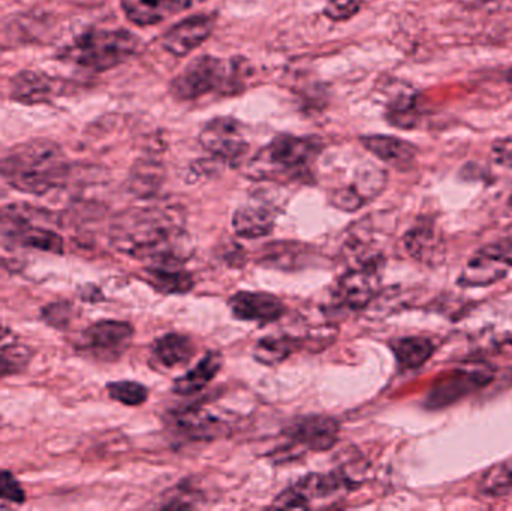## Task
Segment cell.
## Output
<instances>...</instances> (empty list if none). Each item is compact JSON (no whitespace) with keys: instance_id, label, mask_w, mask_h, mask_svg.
Segmentation results:
<instances>
[{"instance_id":"cell-1","label":"cell","mask_w":512,"mask_h":511,"mask_svg":"<svg viewBox=\"0 0 512 511\" xmlns=\"http://www.w3.org/2000/svg\"><path fill=\"white\" fill-rule=\"evenodd\" d=\"M111 240L119 251L152 264H183L192 252L182 213L174 207L125 213L113 225Z\"/></svg>"},{"instance_id":"cell-2","label":"cell","mask_w":512,"mask_h":511,"mask_svg":"<svg viewBox=\"0 0 512 511\" xmlns=\"http://www.w3.org/2000/svg\"><path fill=\"white\" fill-rule=\"evenodd\" d=\"M66 173L65 153L59 144L44 138L18 144L0 159V174L9 185L27 194L41 195L57 188Z\"/></svg>"},{"instance_id":"cell-3","label":"cell","mask_w":512,"mask_h":511,"mask_svg":"<svg viewBox=\"0 0 512 511\" xmlns=\"http://www.w3.org/2000/svg\"><path fill=\"white\" fill-rule=\"evenodd\" d=\"M249 75L245 60L200 56L189 62L174 78L171 93L183 101L201 98L212 92L236 95L245 87Z\"/></svg>"},{"instance_id":"cell-4","label":"cell","mask_w":512,"mask_h":511,"mask_svg":"<svg viewBox=\"0 0 512 511\" xmlns=\"http://www.w3.org/2000/svg\"><path fill=\"white\" fill-rule=\"evenodd\" d=\"M137 47V36L128 30L96 29L77 36L63 48L60 57L90 71L102 72L128 60Z\"/></svg>"},{"instance_id":"cell-5","label":"cell","mask_w":512,"mask_h":511,"mask_svg":"<svg viewBox=\"0 0 512 511\" xmlns=\"http://www.w3.org/2000/svg\"><path fill=\"white\" fill-rule=\"evenodd\" d=\"M316 155V143L309 138L283 134L274 138L255 156L251 173L255 179L304 167Z\"/></svg>"},{"instance_id":"cell-6","label":"cell","mask_w":512,"mask_h":511,"mask_svg":"<svg viewBox=\"0 0 512 511\" xmlns=\"http://www.w3.org/2000/svg\"><path fill=\"white\" fill-rule=\"evenodd\" d=\"M349 488L348 480L339 474H310L274 500L277 509H310L313 501L333 497L342 489Z\"/></svg>"},{"instance_id":"cell-7","label":"cell","mask_w":512,"mask_h":511,"mask_svg":"<svg viewBox=\"0 0 512 511\" xmlns=\"http://www.w3.org/2000/svg\"><path fill=\"white\" fill-rule=\"evenodd\" d=\"M200 143L207 152L222 161H237L248 150L242 126L231 117H218L207 123L201 131Z\"/></svg>"},{"instance_id":"cell-8","label":"cell","mask_w":512,"mask_h":511,"mask_svg":"<svg viewBox=\"0 0 512 511\" xmlns=\"http://www.w3.org/2000/svg\"><path fill=\"white\" fill-rule=\"evenodd\" d=\"M381 282V258L360 263L339 281L340 303L349 309L366 308L378 293Z\"/></svg>"},{"instance_id":"cell-9","label":"cell","mask_w":512,"mask_h":511,"mask_svg":"<svg viewBox=\"0 0 512 511\" xmlns=\"http://www.w3.org/2000/svg\"><path fill=\"white\" fill-rule=\"evenodd\" d=\"M340 426L333 417L306 416L295 420L286 435L295 446L312 452H327L339 441Z\"/></svg>"},{"instance_id":"cell-10","label":"cell","mask_w":512,"mask_h":511,"mask_svg":"<svg viewBox=\"0 0 512 511\" xmlns=\"http://www.w3.org/2000/svg\"><path fill=\"white\" fill-rule=\"evenodd\" d=\"M134 336L131 324L125 321L105 320L93 324L84 332V348L101 359L110 360L125 353Z\"/></svg>"},{"instance_id":"cell-11","label":"cell","mask_w":512,"mask_h":511,"mask_svg":"<svg viewBox=\"0 0 512 511\" xmlns=\"http://www.w3.org/2000/svg\"><path fill=\"white\" fill-rule=\"evenodd\" d=\"M213 29H215V17L207 14L194 15L180 21L165 32L161 44L164 50L173 56L183 57L207 41Z\"/></svg>"},{"instance_id":"cell-12","label":"cell","mask_w":512,"mask_h":511,"mask_svg":"<svg viewBox=\"0 0 512 511\" xmlns=\"http://www.w3.org/2000/svg\"><path fill=\"white\" fill-rule=\"evenodd\" d=\"M492 381V375L480 371H456L436 384L435 389L427 399L430 408H442L465 396L471 395L475 390L483 389Z\"/></svg>"},{"instance_id":"cell-13","label":"cell","mask_w":512,"mask_h":511,"mask_svg":"<svg viewBox=\"0 0 512 511\" xmlns=\"http://www.w3.org/2000/svg\"><path fill=\"white\" fill-rule=\"evenodd\" d=\"M231 311L237 320L255 321V323H274L285 314V305L282 300L273 294L251 293L243 291L231 297Z\"/></svg>"},{"instance_id":"cell-14","label":"cell","mask_w":512,"mask_h":511,"mask_svg":"<svg viewBox=\"0 0 512 511\" xmlns=\"http://www.w3.org/2000/svg\"><path fill=\"white\" fill-rule=\"evenodd\" d=\"M174 426L189 440L212 441L222 437L228 426L203 408H188L174 416Z\"/></svg>"},{"instance_id":"cell-15","label":"cell","mask_w":512,"mask_h":511,"mask_svg":"<svg viewBox=\"0 0 512 511\" xmlns=\"http://www.w3.org/2000/svg\"><path fill=\"white\" fill-rule=\"evenodd\" d=\"M277 212L270 204L252 201L243 204L233 216V227L239 236L246 239H258L273 231Z\"/></svg>"},{"instance_id":"cell-16","label":"cell","mask_w":512,"mask_h":511,"mask_svg":"<svg viewBox=\"0 0 512 511\" xmlns=\"http://www.w3.org/2000/svg\"><path fill=\"white\" fill-rule=\"evenodd\" d=\"M189 8L188 0H122L123 12L137 26H155Z\"/></svg>"},{"instance_id":"cell-17","label":"cell","mask_w":512,"mask_h":511,"mask_svg":"<svg viewBox=\"0 0 512 511\" xmlns=\"http://www.w3.org/2000/svg\"><path fill=\"white\" fill-rule=\"evenodd\" d=\"M405 248L412 258L421 263L435 264L444 258L442 236L430 222H420L406 233Z\"/></svg>"},{"instance_id":"cell-18","label":"cell","mask_w":512,"mask_h":511,"mask_svg":"<svg viewBox=\"0 0 512 511\" xmlns=\"http://www.w3.org/2000/svg\"><path fill=\"white\" fill-rule=\"evenodd\" d=\"M59 90V81L42 72H20L12 80L11 95L21 104H41L53 98Z\"/></svg>"},{"instance_id":"cell-19","label":"cell","mask_w":512,"mask_h":511,"mask_svg":"<svg viewBox=\"0 0 512 511\" xmlns=\"http://www.w3.org/2000/svg\"><path fill=\"white\" fill-rule=\"evenodd\" d=\"M361 143L376 158L400 170L411 167L417 156L414 144L390 135H369L364 137Z\"/></svg>"},{"instance_id":"cell-20","label":"cell","mask_w":512,"mask_h":511,"mask_svg":"<svg viewBox=\"0 0 512 511\" xmlns=\"http://www.w3.org/2000/svg\"><path fill=\"white\" fill-rule=\"evenodd\" d=\"M508 267L484 251H478L469 260L459 278L462 287H487L507 276Z\"/></svg>"},{"instance_id":"cell-21","label":"cell","mask_w":512,"mask_h":511,"mask_svg":"<svg viewBox=\"0 0 512 511\" xmlns=\"http://www.w3.org/2000/svg\"><path fill=\"white\" fill-rule=\"evenodd\" d=\"M222 366H224V356L218 351H210L192 371L177 378L173 386L174 393L180 396H192L201 392L221 372Z\"/></svg>"},{"instance_id":"cell-22","label":"cell","mask_w":512,"mask_h":511,"mask_svg":"<svg viewBox=\"0 0 512 511\" xmlns=\"http://www.w3.org/2000/svg\"><path fill=\"white\" fill-rule=\"evenodd\" d=\"M150 284L162 294H185L194 288L191 273L179 263L152 264L147 269Z\"/></svg>"},{"instance_id":"cell-23","label":"cell","mask_w":512,"mask_h":511,"mask_svg":"<svg viewBox=\"0 0 512 511\" xmlns=\"http://www.w3.org/2000/svg\"><path fill=\"white\" fill-rule=\"evenodd\" d=\"M153 351L162 366L176 368V366L186 365L194 357L195 345L188 336L168 333L156 341Z\"/></svg>"},{"instance_id":"cell-24","label":"cell","mask_w":512,"mask_h":511,"mask_svg":"<svg viewBox=\"0 0 512 511\" xmlns=\"http://www.w3.org/2000/svg\"><path fill=\"white\" fill-rule=\"evenodd\" d=\"M397 363L402 369L421 368L435 353V345L423 336L397 339L391 344Z\"/></svg>"},{"instance_id":"cell-25","label":"cell","mask_w":512,"mask_h":511,"mask_svg":"<svg viewBox=\"0 0 512 511\" xmlns=\"http://www.w3.org/2000/svg\"><path fill=\"white\" fill-rule=\"evenodd\" d=\"M298 347H300V341L294 338L261 339L255 347V359L262 365H279Z\"/></svg>"},{"instance_id":"cell-26","label":"cell","mask_w":512,"mask_h":511,"mask_svg":"<svg viewBox=\"0 0 512 511\" xmlns=\"http://www.w3.org/2000/svg\"><path fill=\"white\" fill-rule=\"evenodd\" d=\"M480 489L484 494L492 497L510 494L512 492V459L490 468L481 479Z\"/></svg>"},{"instance_id":"cell-27","label":"cell","mask_w":512,"mask_h":511,"mask_svg":"<svg viewBox=\"0 0 512 511\" xmlns=\"http://www.w3.org/2000/svg\"><path fill=\"white\" fill-rule=\"evenodd\" d=\"M30 351L14 341L0 345V377L18 374L26 368Z\"/></svg>"},{"instance_id":"cell-28","label":"cell","mask_w":512,"mask_h":511,"mask_svg":"<svg viewBox=\"0 0 512 511\" xmlns=\"http://www.w3.org/2000/svg\"><path fill=\"white\" fill-rule=\"evenodd\" d=\"M108 395L114 401L120 404L128 405V407H138L143 405L149 398V390L143 384L135 383V381H117L107 386Z\"/></svg>"},{"instance_id":"cell-29","label":"cell","mask_w":512,"mask_h":511,"mask_svg":"<svg viewBox=\"0 0 512 511\" xmlns=\"http://www.w3.org/2000/svg\"><path fill=\"white\" fill-rule=\"evenodd\" d=\"M161 183V167L153 162H143L135 167L131 186L138 195H150Z\"/></svg>"},{"instance_id":"cell-30","label":"cell","mask_w":512,"mask_h":511,"mask_svg":"<svg viewBox=\"0 0 512 511\" xmlns=\"http://www.w3.org/2000/svg\"><path fill=\"white\" fill-rule=\"evenodd\" d=\"M0 500L12 504H23L26 501V492L8 471L0 470Z\"/></svg>"},{"instance_id":"cell-31","label":"cell","mask_w":512,"mask_h":511,"mask_svg":"<svg viewBox=\"0 0 512 511\" xmlns=\"http://www.w3.org/2000/svg\"><path fill=\"white\" fill-rule=\"evenodd\" d=\"M360 6V0H328L325 15L334 21L348 20L360 11Z\"/></svg>"},{"instance_id":"cell-32","label":"cell","mask_w":512,"mask_h":511,"mask_svg":"<svg viewBox=\"0 0 512 511\" xmlns=\"http://www.w3.org/2000/svg\"><path fill=\"white\" fill-rule=\"evenodd\" d=\"M481 251L492 255L505 266L512 267V239L499 240V242L492 243V245L484 246Z\"/></svg>"},{"instance_id":"cell-33","label":"cell","mask_w":512,"mask_h":511,"mask_svg":"<svg viewBox=\"0 0 512 511\" xmlns=\"http://www.w3.org/2000/svg\"><path fill=\"white\" fill-rule=\"evenodd\" d=\"M493 161L512 170V138L496 140L492 146Z\"/></svg>"},{"instance_id":"cell-34","label":"cell","mask_w":512,"mask_h":511,"mask_svg":"<svg viewBox=\"0 0 512 511\" xmlns=\"http://www.w3.org/2000/svg\"><path fill=\"white\" fill-rule=\"evenodd\" d=\"M12 342V333L6 329H0V345Z\"/></svg>"},{"instance_id":"cell-35","label":"cell","mask_w":512,"mask_h":511,"mask_svg":"<svg viewBox=\"0 0 512 511\" xmlns=\"http://www.w3.org/2000/svg\"><path fill=\"white\" fill-rule=\"evenodd\" d=\"M206 2V0H188L189 6L197 5V3Z\"/></svg>"},{"instance_id":"cell-36","label":"cell","mask_w":512,"mask_h":511,"mask_svg":"<svg viewBox=\"0 0 512 511\" xmlns=\"http://www.w3.org/2000/svg\"><path fill=\"white\" fill-rule=\"evenodd\" d=\"M508 78H510V83H511V86H512V71L510 72V75H508Z\"/></svg>"}]
</instances>
